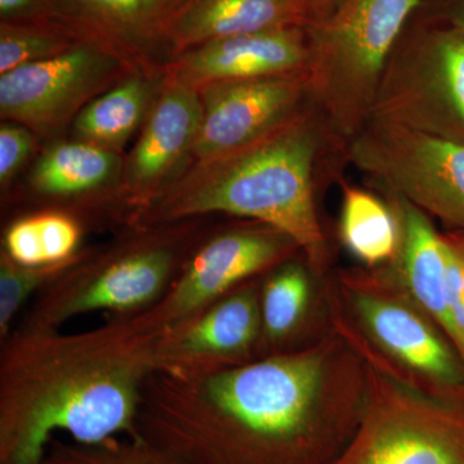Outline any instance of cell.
Here are the masks:
<instances>
[{
	"label": "cell",
	"mask_w": 464,
	"mask_h": 464,
	"mask_svg": "<svg viewBox=\"0 0 464 464\" xmlns=\"http://www.w3.org/2000/svg\"><path fill=\"white\" fill-rule=\"evenodd\" d=\"M166 331L141 314L78 333L26 329L0 348V464H41L53 433L76 442L137 438L143 384Z\"/></svg>",
	"instance_id": "2"
},
{
	"label": "cell",
	"mask_w": 464,
	"mask_h": 464,
	"mask_svg": "<svg viewBox=\"0 0 464 464\" xmlns=\"http://www.w3.org/2000/svg\"><path fill=\"white\" fill-rule=\"evenodd\" d=\"M366 365L364 413L331 464H464V405L424 395Z\"/></svg>",
	"instance_id": "7"
},
{
	"label": "cell",
	"mask_w": 464,
	"mask_h": 464,
	"mask_svg": "<svg viewBox=\"0 0 464 464\" xmlns=\"http://www.w3.org/2000/svg\"><path fill=\"white\" fill-rule=\"evenodd\" d=\"M121 58L88 43L0 75L2 119L51 134L85 105L132 74Z\"/></svg>",
	"instance_id": "11"
},
{
	"label": "cell",
	"mask_w": 464,
	"mask_h": 464,
	"mask_svg": "<svg viewBox=\"0 0 464 464\" xmlns=\"http://www.w3.org/2000/svg\"><path fill=\"white\" fill-rule=\"evenodd\" d=\"M317 277L307 265L288 261L261 284L262 350L286 351L310 322L317 295Z\"/></svg>",
	"instance_id": "20"
},
{
	"label": "cell",
	"mask_w": 464,
	"mask_h": 464,
	"mask_svg": "<svg viewBox=\"0 0 464 464\" xmlns=\"http://www.w3.org/2000/svg\"><path fill=\"white\" fill-rule=\"evenodd\" d=\"M308 57L298 26L280 27L198 45L174 58L168 74L199 88L215 82L306 72Z\"/></svg>",
	"instance_id": "16"
},
{
	"label": "cell",
	"mask_w": 464,
	"mask_h": 464,
	"mask_svg": "<svg viewBox=\"0 0 464 464\" xmlns=\"http://www.w3.org/2000/svg\"><path fill=\"white\" fill-rule=\"evenodd\" d=\"M298 250L288 235L266 225L222 232L197 246L166 295L137 313L155 328L172 331Z\"/></svg>",
	"instance_id": "9"
},
{
	"label": "cell",
	"mask_w": 464,
	"mask_h": 464,
	"mask_svg": "<svg viewBox=\"0 0 464 464\" xmlns=\"http://www.w3.org/2000/svg\"><path fill=\"white\" fill-rule=\"evenodd\" d=\"M182 222L150 226L106 252L88 253L39 293L21 328L52 331L84 314L125 315L152 306L195 250Z\"/></svg>",
	"instance_id": "5"
},
{
	"label": "cell",
	"mask_w": 464,
	"mask_h": 464,
	"mask_svg": "<svg viewBox=\"0 0 464 464\" xmlns=\"http://www.w3.org/2000/svg\"><path fill=\"white\" fill-rule=\"evenodd\" d=\"M368 121L464 142V34L454 27L433 34L422 47L387 66Z\"/></svg>",
	"instance_id": "10"
},
{
	"label": "cell",
	"mask_w": 464,
	"mask_h": 464,
	"mask_svg": "<svg viewBox=\"0 0 464 464\" xmlns=\"http://www.w3.org/2000/svg\"><path fill=\"white\" fill-rule=\"evenodd\" d=\"M301 0H188L169 34L173 60L208 42L298 26Z\"/></svg>",
	"instance_id": "18"
},
{
	"label": "cell",
	"mask_w": 464,
	"mask_h": 464,
	"mask_svg": "<svg viewBox=\"0 0 464 464\" xmlns=\"http://www.w3.org/2000/svg\"><path fill=\"white\" fill-rule=\"evenodd\" d=\"M34 132L25 125L7 121L0 128V183L3 188L25 164L34 149Z\"/></svg>",
	"instance_id": "28"
},
{
	"label": "cell",
	"mask_w": 464,
	"mask_h": 464,
	"mask_svg": "<svg viewBox=\"0 0 464 464\" xmlns=\"http://www.w3.org/2000/svg\"><path fill=\"white\" fill-rule=\"evenodd\" d=\"M368 365L329 326L239 364H163L143 384L137 436L181 464H331L353 439Z\"/></svg>",
	"instance_id": "1"
},
{
	"label": "cell",
	"mask_w": 464,
	"mask_h": 464,
	"mask_svg": "<svg viewBox=\"0 0 464 464\" xmlns=\"http://www.w3.org/2000/svg\"><path fill=\"white\" fill-rule=\"evenodd\" d=\"M316 146L306 116L297 115L249 148L198 164L134 213V221L150 227L212 213L252 218L295 240L310 270L324 282L329 253L314 198Z\"/></svg>",
	"instance_id": "3"
},
{
	"label": "cell",
	"mask_w": 464,
	"mask_h": 464,
	"mask_svg": "<svg viewBox=\"0 0 464 464\" xmlns=\"http://www.w3.org/2000/svg\"><path fill=\"white\" fill-rule=\"evenodd\" d=\"M201 121L191 155L209 163L249 148L297 116L310 92L308 72L215 82L198 88Z\"/></svg>",
	"instance_id": "13"
},
{
	"label": "cell",
	"mask_w": 464,
	"mask_h": 464,
	"mask_svg": "<svg viewBox=\"0 0 464 464\" xmlns=\"http://www.w3.org/2000/svg\"><path fill=\"white\" fill-rule=\"evenodd\" d=\"M301 2L304 5V12H306L307 8L322 7V5H329L333 0H301Z\"/></svg>",
	"instance_id": "33"
},
{
	"label": "cell",
	"mask_w": 464,
	"mask_h": 464,
	"mask_svg": "<svg viewBox=\"0 0 464 464\" xmlns=\"http://www.w3.org/2000/svg\"><path fill=\"white\" fill-rule=\"evenodd\" d=\"M420 0H340L308 45L310 92L344 134L369 119L389 57Z\"/></svg>",
	"instance_id": "6"
},
{
	"label": "cell",
	"mask_w": 464,
	"mask_h": 464,
	"mask_svg": "<svg viewBox=\"0 0 464 464\" xmlns=\"http://www.w3.org/2000/svg\"><path fill=\"white\" fill-rule=\"evenodd\" d=\"M78 43L69 34L47 21H2L0 75L57 56Z\"/></svg>",
	"instance_id": "24"
},
{
	"label": "cell",
	"mask_w": 464,
	"mask_h": 464,
	"mask_svg": "<svg viewBox=\"0 0 464 464\" xmlns=\"http://www.w3.org/2000/svg\"><path fill=\"white\" fill-rule=\"evenodd\" d=\"M444 237V235H442ZM447 243V306L450 340L464 362V264Z\"/></svg>",
	"instance_id": "27"
},
{
	"label": "cell",
	"mask_w": 464,
	"mask_h": 464,
	"mask_svg": "<svg viewBox=\"0 0 464 464\" xmlns=\"http://www.w3.org/2000/svg\"><path fill=\"white\" fill-rule=\"evenodd\" d=\"M85 253L57 264L26 266L9 257L5 250L0 253V340L11 333L12 324L27 299L38 290L47 288L61 275L78 264Z\"/></svg>",
	"instance_id": "25"
},
{
	"label": "cell",
	"mask_w": 464,
	"mask_h": 464,
	"mask_svg": "<svg viewBox=\"0 0 464 464\" xmlns=\"http://www.w3.org/2000/svg\"><path fill=\"white\" fill-rule=\"evenodd\" d=\"M391 194L464 234V142L390 121H368L350 151Z\"/></svg>",
	"instance_id": "8"
},
{
	"label": "cell",
	"mask_w": 464,
	"mask_h": 464,
	"mask_svg": "<svg viewBox=\"0 0 464 464\" xmlns=\"http://www.w3.org/2000/svg\"><path fill=\"white\" fill-rule=\"evenodd\" d=\"M39 0H0L2 21L35 20Z\"/></svg>",
	"instance_id": "30"
},
{
	"label": "cell",
	"mask_w": 464,
	"mask_h": 464,
	"mask_svg": "<svg viewBox=\"0 0 464 464\" xmlns=\"http://www.w3.org/2000/svg\"><path fill=\"white\" fill-rule=\"evenodd\" d=\"M2 250L21 265H51L45 259L35 215L24 217L9 226Z\"/></svg>",
	"instance_id": "29"
},
{
	"label": "cell",
	"mask_w": 464,
	"mask_h": 464,
	"mask_svg": "<svg viewBox=\"0 0 464 464\" xmlns=\"http://www.w3.org/2000/svg\"><path fill=\"white\" fill-rule=\"evenodd\" d=\"M323 290L332 328L369 364L424 395L464 405L462 356L383 270H341Z\"/></svg>",
	"instance_id": "4"
},
{
	"label": "cell",
	"mask_w": 464,
	"mask_h": 464,
	"mask_svg": "<svg viewBox=\"0 0 464 464\" xmlns=\"http://www.w3.org/2000/svg\"><path fill=\"white\" fill-rule=\"evenodd\" d=\"M188 0H39L35 20L79 43L121 58L133 72L166 74L173 61L169 34Z\"/></svg>",
	"instance_id": "12"
},
{
	"label": "cell",
	"mask_w": 464,
	"mask_h": 464,
	"mask_svg": "<svg viewBox=\"0 0 464 464\" xmlns=\"http://www.w3.org/2000/svg\"><path fill=\"white\" fill-rule=\"evenodd\" d=\"M391 195V207L400 226V248L395 261L380 268L450 338L447 243L433 228L426 213L398 195Z\"/></svg>",
	"instance_id": "17"
},
{
	"label": "cell",
	"mask_w": 464,
	"mask_h": 464,
	"mask_svg": "<svg viewBox=\"0 0 464 464\" xmlns=\"http://www.w3.org/2000/svg\"><path fill=\"white\" fill-rule=\"evenodd\" d=\"M167 76L134 72L92 100L74 119L78 141L119 152L145 123Z\"/></svg>",
	"instance_id": "19"
},
{
	"label": "cell",
	"mask_w": 464,
	"mask_h": 464,
	"mask_svg": "<svg viewBox=\"0 0 464 464\" xmlns=\"http://www.w3.org/2000/svg\"><path fill=\"white\" fill-rule=\"evenodd\" d=\"M118 152L83 141L57 143L39 159L32 185L48 198H72L102 190L121 179Z\"/></svg>",
	"instance_id": "21"
},
{
	"label": "cell",
	"mask_w": 464,
	"mask_h": 464,
	"mask_svg": "<svg viewBox=\"0 0 464 464\" xmlns=\"http://www.w3.org/2000/svg\"><path fill=\"white\" fill-rule=\"evenodd\" d=\"M262 351L261 285L232 289L190 322L166 333L163 364H239ZM161 364V365H163Z\"/></svg>",
	"instance_id": "15"
},
{
	"label": "cell",
	"mask_w": 464,
	"mask_h": 464,
	"mask_svg": "<svg viewBox=\"0 0 464 464\" xmlns=\"http://www.w3.org/2000/svg\"><path fill=\"white\" fill-rule=\"evenodd\" d=\"M445 239L450 244L451 248L456 250L459 258L464 264V234L462 232L451 231L450 234L444 235Z\"/></svg>",
	"instance_id": "31"
},
{
	"label": "cell",
	"mask_w": 464,
	"mask_h": 464,
	"mask_svg": "<svg viewBox=\"0 0 464 464\" xmlns=\"http://www.w3.org/2000/svg\"><path fill=\"white\" fill-rule=\"evenodd\" d=\"M41 464H181L140 436H116L100 442L52 438Z\"/></svg>",
	"instance_id": "23"
},
{
	"label": "cell",
	"mask_w": 464,
	"mask_h": 464,
	"mask_svg": "<svg viewBox=\"0 0 464 464\" xmlns=\"http://www.w3.org/2000/svg\"><path fill=\"white\" fill-rule=\"evenodd\" d=\"M47 264L74 257L81 241V226L72 217L60 212L35 215Z\"/></svg>",
	"instance_id": "26"
},
{
	"label": "cell",
	"mask_w": 464,
	"mask_h": 464,
	"mask_svg": "<svg viewBox=\"0 0 464 464\" xmlns=\"http://www.w3.org/2000/svg\"><path fill=\"white\" fill-rule=\"evenodd\" d=\"M451 23H453L454 29L464 34V2L458 7Z\"/></svg>",
	"instance_id": "32"
},
{
	"label": "cell",
	"mask_w": 464,
	"mask_h": 464,
	"mask_svg": "<svg viewBox=\"0 0 464 464\" xmlns=\"http://www.w3.org/2000/svg\"><path fill=\"white\" fill-rule=\"evenodd\" d=\"M201 112L199 90L168 74L141 136L124 164V195L130 206L136 207L134 213L166 190L170 174L191 154Z\"/></svg>",
	"instance_id": "14"
},
{
	"label": "cell",
	"mask_w": 464,
	"mask_h": 464,
	"mask_svg": "<svg viewBox=\"0 0 464 464\" xmlns=\"http://www.w3.org/2000/svg\"><path fill=\"white\" fill-rule=\"evenodd\" d=\"M341 237L366 268L392 264L400 248V226L392 207L360 188L343 186Z\"/></svg>",
	"instance_id": "22"
}]
</instances>
